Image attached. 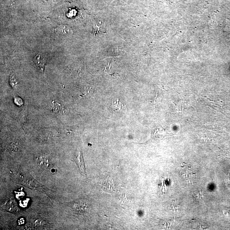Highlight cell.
I'll return each instance as SVG.
<instances>
[{"mask_svg": "<svg viewBox=\"0 0 230 230\" xmlns=\"http://www.w3.org/2000/svg\"><path fill=\"white\" fill-rule=\"evenodd\" d=\"M182 167L183 169L181 174L183 177L187 179H190L194 176V174L190 168H189L188 167H186V168Z\"/></svg>", "mask_w": 230, "mask_h": 230, "instance_id": "obj_4", "label": "cell"}, {"mask_svg": "<svg viewBox=\"0 0 230 230\" xmlns=\"http://www.w3.org/2000/svg\"><path fill=\"white\" fill-rule=\"evenodd\" d=\"M122 105L119 101V99L113 101L111 104V108L114 111H119L122 109Z\"/></svg>", "mask_w": 230, "mask_h": 230, "instance_id": "obj_5", "label": "cell"}, {"mask_svg": "<svg viewBox=\"0 0 230 230\" xmlns=\"http://www.w3.org/2000/svg\"><path fill=\"white\" fill-rule=\"evenodd\" d=\"M10 83L11 85L12 86L13 88H17V86L18 85V82L16 80V78L13 76L11 75L10 78Z\"/></svg>", "mask_w": 230, "mask_h": 230, "instance_id": "obj_6", "label": "cell"}, {"mask_svg": "<svg viewBox=\"0 0 230 230\" xmlns=\"http://www.w3.org/2000/svg\"><path fill=\"white\" fill-rule=\"evenodd\" d=\"M14 101H15V104L19 106H21L24 104L23 100L21 98H20L19 97H15L14 99Z\"/></svg>", "mask_w": 230, "mask_h": 230, "instance_id": "obj_7", "label": "cell"}, {"mask_svg": "<svg viewBox=\"0 0 230 230\" xmlns=\"http://www.w3.org/2000/svg\"><path fill=\"white\" fill-rule=\"evenodd\" d=\"M54 31L58 34L63 36H67L68 34H69L71 33L70 27L66 25L59 26L54 29Z\"/></svg>", "mask_w": 230, "mask_h": 230, "instance_id": "obj_3", "label": "cell"}, {"mask_svg": "<svg viewBox=\"0 0 230 230\" xmlns=\"http://www.w3.org/2000/svg\"><path fill=\"white\" fill-rule=\"evenodd\" d=\"M35 66L41 72H43L46 62V58L41 53H38L35 55L33 59Z\"/></svg>", "mask_w": 230, "mask_h": 230, "instance_id": "obj_2", "label": "cell"}, {"mask_svg": "<svg viewBox=\"0 0 230 230\" xmlns=\"http://www.w3.org/2000/svg\"><path fill=\"white\" fill-rule=\"evenodd\" d=\"M76 163L77 164L78 167L81 174L84 175L86 174L85 173V167H84V162L83 158L82 153L81 150H78L77 151L76 154L75 159Z\"/></svg>", "mask_w": 230, "mask_h": 230, "instance_id": "obj_1", "label": "cell"}, {"mask_svg": "<svg viewBox=\"0 0 230 230\" xmlns=\"http://www.w3.org/2000/svg\"><path fill=\"white\" fill-rule=\"evenodd\" d=\"M202 196L201 192L200 191H194L193 193V197L196 198H200Z\"/></svg>", "mask_w": 230, "mask_h": 230, "instance_id": "obj_8", "label": "cell"}]
</instances>
